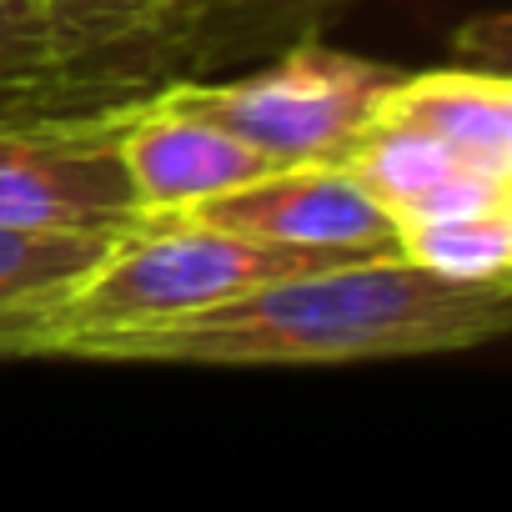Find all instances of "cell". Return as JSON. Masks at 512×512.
Returning a JSON list of instances; mask_svg holds the SVG:
<instances>
[{"mask_svg": "<svg viewBox=\"0 0 512 512\" xmlns=\"http://www.w3.org/2000/svg\"><path fill=\"white\" fill-rule=\"evenodd\" d=\"M191 216L277 246H322V251H357V256L397 251L392 216L357 186V176L342 161L277 166L236 191L201 201Z\"/></svg>", "mask_w": 512, "mask_h": 512, "instance_id": "5b68a950", "label": "cell"}, {"mask_svg": "<svg viewBox=\"0 0 512 512\" xmlns=\"http://www.w3.org/2000/svg\"><path fill=\"white\" fill-rule=\"evenodd\" d=\"M512 322V282H452L402 251L292 272L216 307L86 342V362L181 367H332L442 357L497 342Z\"/></svg>", "mask_w": 512, "mask_h": 512, "instance_id": "6da1fadb", "label": "cell"}, {"mask_svg": "<svg viewBox=\"0 0 512 512\" xmlns=\"http://www.w3.org/2000/svg\"><path fill=\"white\" fill-rule=\"evenodd\" d=\"M121 161L136 191L141 216H176L196 211L201 201L236 191L256 176L277 171L272 156L236 141L231 131L181 111L176 101L156 96L146 106H131L121 126Z\"/></svg>", "mask_w": 512, "mask_h": 512, "instance_id": "8992f818", "label": "cell"}, {"mask_svg": "<svg viewBox=\"0 0 512 512\" xmlns=\"http://www.w3.org/2000/svg\"><path fill=\"white\" fill-rule=\"evenodd\" d=\"M136 6H146V11L166 16L171 26H181V21H201L211 11H236V6H246V0H136Z\"/></svg>", "mask_w": 512, "mask_h": 512, "instance_id": "7c38bea8", "label": "cell"}, {"mask_svg": "<svg viewBox=\"0 0 512 512\" xmlns=\"http://www.w3.org/2000/svg\"><path fill=\"white\" fill-rule=\"evenodd\" d=\"M56 6H71V11H96V16H126V21H141V26H156V31H166V26H171L166 16H156V11L136 6V0H56Z\"/></svg>", "mask_w": 512, "mask_h": 512, "instance_id": "4fadbf2b", "label": "cell"}, {"mask_svg": "<svg viewBox=\"0 0 512 512\" xmlns=\"http://www.w3.org/2000/svg\"><path fill=\"white\" fill-rule=\"evenodd\" d=\"M116 231H26L0 226V357H26V342L56 302L101 262Z\"/></svg>", "mask_w": 512, "mask_h": 512, "instance_id": "30bf717a", "label": "cell"}, {"mask_svg": "<svg viewBox=\"0 0 512 512\" xmlns=\"http://www.w3.org/2000/svg\"><path fill=\"white\" fill-rule=\"evenodd\" d=\"M131 111L71 121H0V226L126 231L141 221L121 161Z\"/></svg>", "mask_w": 512, "mask_h": 512, "instance_id": "277c9868", "label": "cell"}, {"mask_svg": "<svg viewBox=\"0 0 512 512\" xmlns=\"http://www.w3.org/2000/svg\"><path fill=\"white\" fill-rule=\"evenodd\" d=\"M397 251L452 282H512V201L412 221L397 231Z\"/></svg>", "mask_w": 512, "mask_h": 512, "instance_id": "8fae6325", "label": "cell"}, {"mask_svg": "<svg viewBox=\"0 0 512 512\" xmlns=\"http://www.w3.org/2000/svg\"><path fill=\"white\" fill-rule=\"evenodd\" d=\"M372 116L437 141L467 166L512 176V81L507 71L452 66V71L392 76Z\"/></svg>", "mask_w": 512, "mask_h": 512, "instance_id": "ba28073f", "label": "cell"}, {"mask_svg": "<svg viewBox=\"0 0 512 512\" xmlns=\"http://www.w3.org/2000/svg\"><path fill=\"white\" fill-rule=\"evenodd\" d=\"M357 251L322 246H277L226 226H211L191 211L141 216L111 236L101 262L56 302L41 332L26 342V357H76L86 342L126 327H156L201 307H216L262 282L342 267Z\"/></svg>", "mask_w": 512, "mask_h": 512, "instance_id": "7a4b0ae2", "label": "cell"}, {"mask_svg": "<svg viewBox=\"0 0 512 512\" xmlns=\"http://www.w3.org/2000/svg\"><path fill=\"white\" fill-rule=\"evenodd\" d=\"M146 36H156V26L126 16L71 11L56 0H0V101L36 96L46 81L66 76L86 56Z\"/></svg>", "mask_w": 512, "mask_h": 512, "instance_id": "9c48e42d", "label": "cell"}, {"mask_svg": "<svg viewBox=\"0 0 512 512\" xmlns=\"http://www.w3.org/2000/svg\"><path fill=\"white\" fill-rule=\"evenodd\" d=\"M392 76L397 71L382 61L302 41L297 51H287L282 61L246 81L171 86L161 96L272 156V166H312L342 161V151L357 141Z\"/></svg>", "mask_w": 512, "mask_h": 512, "instance_id": "3957f363", "label": "cell"}, {"mask_svg": "<svg viewBox=\"0 0 512 512\" xmlns=\"http://www.w3.org/2000/svg\"><path fill=\"white\" fill-rule=\"evenodd\" d=\"M342 166L357 176V186L392 216V226H412L427 216L467 211V206H492L512 201V176H492L482 166L457 161L437 141L367 116L357 141L342 151Z\"/></svg>", "mask_w": 512, "mask_h": 512, "instance_id": "52a82bcc", "label": "cell"}]
</instances>
